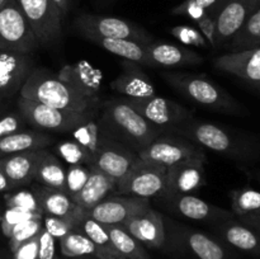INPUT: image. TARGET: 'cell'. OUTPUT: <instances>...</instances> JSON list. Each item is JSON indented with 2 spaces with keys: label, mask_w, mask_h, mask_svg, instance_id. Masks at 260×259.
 I'll return each mask as SVG.
<instances>
[{
  "label": "cell",
  "mask_w": 260,
  "mask_h": 259,
  "mask_svg": "<svg viewBox=\"0 0 260 259\" xmlns=\"http://www.w3.org/2000/svg\"><path fill=\"white\" fill-rule=\"evenodd\" d=\"M168 134L185 137L202 147L241 163H254L260 159V137L217 123L189 118Z\"/></svg>",
  "instance_id": "obj_1"
},
{
  "label": "cell",
  "mask_w": 260,
  "mask_h": 259,
  "mask_svg": "<svg viewBox=\"0 0 260 259\" xmlns=\"http://www.w3.org/2000/svg\"><path fill=\"white\" fill-rule=\"evenodd\" d=\"M107 135L139 154L157 136L165 134L145 119L124 98L103 104L99 116Z\"/></svg>",
  "instance_id": "obj_2"
},
{
  "label": "cell",
  "mask_w": 260,
  "mask_h": 259,
  "mask_svg": "<svg viewBox=\"0 0 260 259\" xmlns=\"http://www.w3.org/2000/svg\"><path fill=\"white\" fill-rule=\"evenodd\" d=\"M19 96L71 112H91L96 104L79 95L57 75L46 69H33L23 84Z\"/></svg>",
  "instance_id": "obj_3"
},
{
  "label": "cell",
  "mask_w": 260,
  "mask_h": 259,
  "mask_svg": "<svg viewBox=\"0 0 260 259\" xmlns=\"http://www.w3.org/2000/svg\"><path fill=\"white\" fill-rule=\"evenodd\" d=\"M162 76L179 93L208 111L238 116L246 113L235 98L206 76L183 73H164Z\"/></svg>",
  "instance_id": "obj_4"
},
{
  "label": "cell",
  "mask_w": 260,
  "mask_h": 259,
  "mask_svg": "<svg viewBox=\"0 0 260 259\" xmlns=\"http://www.w3.org/2000/svg\"><path fill=\"white\" fill-rule=\"evenodd\" d=\"M40 47L32 27L15 0L0 7V50L32 55Z\"/></svg>",
  "instance_id": "obj_5"
},
{
  "label": "cell",
  "mask_w": 260,
  "mask_h": 259,
  "mask_svg": "<svg viewBox=\"0 0 260 259\" xmlns=\"http://www.w3.org/2000/svg\"><path fill=\"white\" fill-rule=\"evenodd\" d=\"M74 27L83 37L112 38V40H131L149 45L152 36L145 28L116 17H104L83 13L74 20Z\"/></svg>",
  "instance_id": "obj_6"
},
{
  "label": "cell",
  "mask_w": 260,
  "mask_h": 259,
  "mask_svg": "<svg viewBox=\"0 0 260 259\" xmlns=\"http://www.w3.org/2000/svg\"><path fill=\"white\" fill-rule=\"evenodd\" d=\"M167 167L151 160L137 157L128 172L116 182L114 190L123 196L160 197L164 190Z\"/></svg>",
  "instance_id": "obj_7"
},
{
  "label": "cell",
  "mask_w": 260,
  "mask_h": 259,
  "mask_svg": "<svg viewBox=\"0 0 260 259\" xmlns=\"http://www.w3.org/2000/svg\"><path fill=\"white\" fill-rule=\"evenodd\" d=\"M18 112L24 118L25 123L35 128L55 132H71L93 113V111L84 113L63 111L22 96L18 99Z\"/></svg>",
  "instance_id": "obj_8"
},
{
  "label": "cell",
  "mask_w": 260,
  "mask_h": 259,
  "mask_svg": "<svg viewBox=\"0 0 260 259\" xmlns=\"http://www.w3.org/2000/svg\"><path fill=\"white\" fill-rule=\"evenodd\" d=\"M165 244L182 248L196 259H228L225 246L202 231L164 218Z\"/></svg>",
  "instance_id": "obj_9"
},
{
  "label": "cell",
  "mask_w": 260,
  "mask_h": 259,
  "mask_svg": "<svg viewBox=\"0 0 260 259\" xmlns=\"http://www.w3.org/2000/svg\"><path fill=\"white\" fill-rule=\"evenodd\" d=\"M32 27L40 46L50 47L62 36V15L51 0H15Z\"/></svg>",
  "instance_id": "obj_10"
},
{
  "label": "cell",
  "mask_w": 260,
  "mask_h": 259,
  "mask_svg": "<svg viewBox=\"0 0 260 259\" xmlns=\"http://www.w3.org/2000/svg\"><path fill=\"white\" fill-rule=\"evenodd\" d=\"M145 119L168 134L178 124L192 118V112L172 99L152 95L149 98H124Z\"/></svg>",
  "instance_id": "obj_11"
},
{
  "label": "cell",
  "mask_w": 260,
  "mask_h": 259,
  "mask_svg": "<svg viewBox=\"0 0 260 259\" xmlns=\"http://www.w3.org/2000/svg\"><path fill=\"white\" fill-rule=\"evenodd\" d=\"M139 157L159 163L169 168L192 157H206L202 147L175 134H161L139 152Z\"/></svg>",
  "instance_id": "obj_12"
},
{
  "label": "cell",
  "mask_w": 260,
  "mask_h": 259,
  "mask_svg": "<svg viewBox=\"0 0 260 259\" xmlns=\"http://www.w3.org/2000/svg\"><path fill=\"white\" fill-rule=\"evenodd\" d=\"M160 198L170 212L188 220L211 222L216 225L235 217L233 211L206 202L205 200L193 195L160 196Z\"/></svg>",
  "instance_id": "obj_13"
},
{
  "label": "cell",
  "mask_w": 260,
  "mask_h": 259,
  "mask_svg": "<svg viewBox=\"0 0 260 259\" xmlns=\"http://www.w3.org/2000/svg\"><path fill=\"white\" fill-rule=\"evenodd\" d=\"M206 160L207 157H192L167 168L161 196L193 195L205 187Z\"/></svg>",
  "instance_id": "obj_14"
},
{
  "label": "cell",
  "mask_w": 260,
  "mask_h": 259,
  "mask_svg": "<svg viewBox=\"0 0 260 259\" xmlns=\"http://www.w3.org/2000/svg\"><path fill=\"white\" fill-rule=\"evenodd\" d=\"M150 201L135 196L106 197L88 211V215L104 226L123 225L127 220L150 208Z\"/></svg>",
  "instance_id": "obj_15"
},
{
  "label": "cell",
  "mask_w": 260,
  "mask_h": 259,
  "mask_svg": "<svg viewBox=\"0 0 260 259\" xmlns=\"http://www.w3.org/2000/svg\"><path fill=\"white\" fill-rule=\"evenodd\" d=\"M57 76L79 95L98 104L103 74L89 61L79 60L74 63H66L60 69Z\"/></svg>",
  "instance_id": "obj_16"
},
{
  "label": "cell",
  "mask_w": 260,
  "mask_h": 259,
  "mask_svg": "<svg viewBox=\"0 0 260 259\" xmlns=\"http://www.w3.org/2000/svg\"><path fill=\"white\" fill-rule=\"evenodd\" d=\"M259 7L260 0H229L215 18L216 47L225 46Z\"/></svg>",
  "instance_id": "obj_17"
},
{
  "label": "cell",
  "mask_w": 260,
  "mask_h": 259,
  "mask_svg": "<svg viewBox=\"0 0 260 259\" xmlns=\"http://www.w3.org/2000/svg\"><path fill=\"white\" fill-rule=\"evenodd\" d=\"M139 154L121 142L111 139L93 156L91 169L99 170L112 179H121L132 167Z\"/></svg>",
  "instance_id": "obj_18"
},
{
  "label": "cell",
  "mask_w": 260,
  "mask_h": 259,
  "mask_svg": "<svg viewBox=\"0 0 260 259\" xmlns=\"http://www.w3.org/2000/svg\"><path fill=\"white\" fill-rule=\"evenodd\" d=\"M35 69L30 55L0 50V99L20 91Z\"/></svg>",
  "instance_id": "obj_19"
},
{
  "label": "cell",
  "mask_w": 260,
  "mask_h": 259,
  "mask_svg": "<svg viewBox=\"0 0 260 259\" xmlns=\"http://www.w3.org/2000/svg\"><path fill=\"white\" fill-rule=\"evenodd\" d=\"M124 229L147 248L159 249L165 243V225L161 213L147 208L123 223Z\"/></svg>",
  "instance_id": "obj_20"
},
{
  "label": "cell",
  "mask_w": 260,
  "mask_h": 259,
  "mask_svg": "<svg viewBox=\"0 0 260 259\" xmlns=\"http://www.w3.org/2000/svg\"><path fill=\"white\" fill-rule=\"evenodd\" d=\"M217 70L233 74L248 84L260 81V47L228 52L215 58Z\"/></svg>",
  "instance_id": "obj_21"
},
{
  "label": "cell",
  "mask_w": 260,
  "mask_h": 259,
  "mask_svg": "<svg viewBox=\"0 0 260 259\" xmlns=\"http://www.w3.org/2000/svg\"><path fill=\"white\" fill-rule=\"evenodd\" d=\"M147 63L155 68H180V66L198 65L203 57L190 48L173 43H149L146 46Z\"/></svg>",
  "instance_id": "obj_22"
},
{
  "label": "cell",
  "mask_w": 260,
  "mask_h": 259,
  "mask_svg": "<svg viewBox=\"0 0 260 259\" xmlns=\"http://www.w3.org/2000/svg\"><path fill=\"white\" fill-rule=\"evenodd\" d=\"M215 231L218 238L238 250L260 256V231L241 222L239 218H230L216 223Z\"/></svg>",
  "instance_id": "obj_23"
},
{
  "label": "cell",
  "mask_w": 260,
  "mask_h": 259,
  "mask_svg": "<svg viewBox=\"0 0 260 259\" xmlns=\"http://www.w3.org/2000/svg\"><path fill=\"white\" fill-rule=\"evenodd\" d=\"M123 73L112 81L111 86L124 98L142 99L155 95V86L149 76L136 62L123 60Z\"/></svg>",
  "instance_id": "obj_24"
},
{
  "label": "cell",
  "mask_w": 260,
  "mask_h": 259,
  "mask_svg": "<svg viewBox=\"0 0 260 259\" xmlns=\"http://www.w3.org/2000/svg\"><path fill=\"white\" fill-rule=\"evenodd\" d=\"M33 193L37 197L43 215L57 217H85L88 211L76 205L69 195L55 188L38 184L33 187Z\"/></svg>",
  "instance_id": "obj_25"
},
{
  "label": "cell",
  "mask_w": 260,
  "mask_h": 259,
  "mask_svg": "<svg viewBox=\"0 0 260 259\" xmlns=\"http://www.w3.org/2000/svg\"><path fill=\"white\" fill-rule=\"evenodd\" d=\"M41 150L42 149L8 155L7 157L0 159L3 172L14 184V187L27 184V183L35 180L36 167H37V161L40 159Z\"/></svg>",
  "instance_id": "obj_26"
},
{
  "label": "cell",
  "mask_w": 260,
  "mask_h": 259,
  "mask_svg": "<svg viewBox=\"0 0 260 259\" xmlns=\"http://www.w3.org/2000/svg\"><path fill=\"white\" fill-rule=\"evenodd\" d=\"M114 188H116V180L99 170L91 169L89 179L86 180L80 192L74 196L71 200L81 208L89 211L102 202L109 192L114 190Z\"/></svg>",
  "instance_id": "obj_27"
},
{
  "label": "cell",
  "mask_w": 260,
  "mask_h": 259,
  "mask_svg": "<svg viewBox=\"0 0 260 259\" xmlns=\"http://www.w3.org/2000/svg\"><path fill=\"white\" fill-rule=\"evenodd\" d=\"M52 142L48 135L40 131L15 132L7 137L0 139V155H14L33 150L46 149Z\"/></svg>",
  "instance_id": "obj_28"
},
{
  "label": "cell",
  "mask_w": 260,
  "mask_h": 259,
  "mask_svg": "<svg viewBox=\"0 0 260 259\" xmlns=\"http://www.w3.org/2000/svg\"><path fill=\"white\" fill-rule=\"evenodd\" d=\"M65 178L66 169L62 167L58 157L46 149L41 150L35 173L36 182L38 184L65 192Z\"/></svg>",
  "instance_id": "obj_29"
},
{
  "label": "cell",
  "mask_w": 260,
  "mask_h": 259,
  "mask_svg": "<svg viewBox=\"0 0 260 259\" xmlns=\"http://www.w3.org/2000/svg\"><path fill=\"white\" fill-rule=\"evenodd\" d=\"M90 42L101 46L108 52L123 58V60L132 61L139 65H147V55L146 46L145 43L136 42L131 40H112V38H98V37H88Z\"/></svg>",
  "instance_id": "obj_30"
},
{
  "label": "cell",
  "mask_w": 260,
  "mask_h": 259,
  "mask_svg": "<svg viewBox=\"0 0 260 259\" xmlns=\"http://www.w3.org/2000/svg\"><path fill=\"white\" fill-rule=\"evenodd\" d=\"M70 134L73 136V140L88 149L93 154V156L108 140H111V137L107 135L106 130H104L101 118L99 117L95 118L93 113L85 121L78 124Z\"/></svg>",
  "instance_id": "obj_31"
},
{
  "label": "cell",
  "mask_w": 260,
  "mask_h": 259,
  "mask_svg": "<svg viewBox=\"0 0 260 259\" xmlns=\"http://www.w3.org/2000/svg\"><path fill=\"white\" fill-rule=\"evenodd\" d=\"M112 244L121 259H151L145 246L122 225L106 226Z\"/></svg>",
  "instance_id": "obj_32"
},
{
  "label": "cell",
  "mask_w": 260,
  "mask_h": 259,
  "mask_svg": "<svg viewBox=\"0 0 260 259\" xmlns=\"http://www.w3.org/2000/svg\"><path fill=\"white\" fill-rule=\"evenodd\" d=\"M79 230L93 241L96 251H98V259H121V256L118 255L113 244H112L106 226L96 222L88 215L81 222Z\"/></svg>",
  "instance_id": "obj_33"
},
{
  "label": "cell",
  "mask_w": 260,
  "mask_h": 259,
  "mask_svg": "<svg viewBox=\"0 0 260 259\" xmlns=\"http://www.w3.org/2000/svg\"><path fill=\"white\" fill-rule=\"evenodd\" d=\"M259 43L260 7L246 19V22L241 25L240 29L234 35V37L225 46L230 50V52H236V51L255 48Z\"/></svg>",
  "instance_id": "obj_34"
},
{
  "label": "cell",
  "mask_w": 260,
  "mask_h": 259,
  "mask_svg": "<svg viewBox=\"0 0 260 259\" xmlns=\"http://www.w3.org/2000/svg\"><path fill=\"white\" fill-rule=\"evenodd\" d=\"M60 249L62 255L68 258H83L89 255L98 258V251L93 241L80 230L71 231L60 239Z\"/></svg>",
  "instance_id": "obj_35"
},
{
  "label": "cell",
  "mask_w": 260,
  "mask_h": 259,
  "mask_svg": "<svg viewBox=\"0 0 260 259\" xmlns=\"http://www.w3.org/2000/svg\"><path fill=\"white\" fill-rule=\"evenodd\" d=\"M231 211L236 217L260 216V190L245 187L231 193Z\"/></svg>",
  "instance_id": "obj_36"
},
{
  "label": "cell",
  "mask_w": 260,
  "mask_h": 259,
  "mask_svg": "<svg viewBox=\"0 0 260 259\" xmlns=\"http://www.w3.org/2000/svg\"><path fill=\"white\" fill-rule=\"evenodd\" d=\"M55 155L60 159L68 163L69 165H89L93 163V154L81 146L75 140H68V141L58 142L55 146Z\"/></svg>",
  "instance_id": "obj_37"
},
{
  "label": "cell",
  "mask_w": 260,
  "mask_h": 259,
  "mask_svg": "<svg viewBox=\"0 0 260 259\" xmlns=\"http://www.w3.org/2000/svg\"><path fill=\"white\" fill-rule=\"evenodd\" d=\"M85 217H57V216L43 215V229L56 240H60L71 231L79 230Z\"/></svg>",
  "instance_id": "obj_38"
},
{
  "label": "cell",
  "mask_w": 260,
  "mask_h": 259,
  "mask_svg": "<svg viewBox=\"0 0 260 259\" xmlns=\"http://www.w3.org/2000/svg\"><path fill=\"white\" fill-rule=\"evenodd\" d=\"M33 218H43V213L23 210V208H7V211L0 217V228H2L3 234L9 238L12 231L18 225L33 220Z\"/></svg>",
  "instance_id": "obj_39"
},
{
  "label": "cell",
  "mask_w": 260,
  "mask_h": 259,
  "mask_svg": "<svg viewBox=\"0 0 260 259\" xmlns=\"http://www.w3.org/2000/svg\"><path fill=\"white\" fill-rule=\"evenodd\" d=\"M43 229L42 218H33V220L23 222L18 225L14 230L12 231L9 239V248L10 251H14L19 245H22L25 241L30 240L35 236L40 235Z\"/></svg>",
  "instance_id": "obj_40"
},
{
  "label": "cell",
  "mask_w": 260,
  "mask_h": 259,
  "mask_svg": "<svg viewBox=\"0 0 260 259\" xmlns=\"http://www.w3.org/2000/svg\"><path fill=\"white\" fill-rule=\"evenodd\" d=\"M91 173V168L89 165H70L66 170L65 178V193L71 198L80 192L81 188L89 179Z\"/></svg>",
  "instance_id": "obj_41"
},
{
  "label": "cell",
  "mask_w": 260,
  "mask_h": 259,
  "mask_svg": "<svg viewBox=\"0 0 260 259\" xmlns=\"http://www.w3.org/2000/svg\"><path fill=\"white\" fill-rule=\"evenodd\" d=\"M169 32L173 37L177 38L179 42H182L185 46L198 48L210 47L202 33L192 25H175V27L170 28Z\"/></svg>",
  "instance_id": "obj_42"
},
{
  "label": "cell",
  "mask_w": 260,
  "mask_h": 259,
  "mask_svg": "<svg viewBox=\"0 0 260 259\" xmlns=\"http://www.w3.org/2000/svg\"><path fill=\"white\" fill-rule=\"evenodd\" d=\"M5 203H7V208H23V210L33 211V212H42L36 195L28 190H20V192L7 196Z\"/></svg>",
  "instance_id": "obj_43"
},
{
  "label": "cell",
  "mask_w": 260,
  "mask_h": 259,
  "mask_svg": "<svg viewBox=\"0 0 260 259\" xmlns=\"http://www.w3.org/2000/svg\"><path fill=\"white\" fill-rule=\"evenodd\" d=\"M25 121L20 113H9L0 118V139L19 132L24 128Z\"/></svg>",
  "instance_id": "obj_44"
},
{
  "label": "cell",
  "mask_w": 260,
  "mask_h": 259,
  "mask_svg": "<svg viewBox=\"0 0 260 259\" xmlns=\"http://www.w3.org/2000/svg\"><path fill=\"white\" fill-rule=\"evenodd\" d=\"M173 15H185L189 19L194 20L196 23L200 19H202L207 12L203 9L202 7H200L198 4H196L193 0H184L183 3H180L179 5H177L175 8L172 9Z\"/></svg>",
  "instance_id": "obj_45"
},
{
  "label": "cell",
  "mask_w": 260,
  "mask_h": 259,
  "mask_svg": "<svg viewBox=\"0 0 260 259\" xmlns=\"http://www.w3.org/2000/svg\"><path fill=\"white\" fill-rule=\"evenodd\" d=\"M56 239L42 229L40 234L37 259H56Z\"/></svg>",
  "instance_id": "obj_46"
},
{
  "label": "cell",
  "mask_w": 260,
  "mask_h": 259,
  "mask_svg": "<svg viewBox=\"0 0 260 259\" xmlns=\"http://www.w3.org/2000/svg\"><path fill=\"white\" fill-rule=\"evenodd\" d=\"M40 235L25 241L13 251V259H37Z\"/></svg>",
  "instance_id": "obj_47"
},
{
  "label": "cell",
  "mask_w": 260,
  "mask_h": 259,
  "mask_svg": "<svg viewBox=\"0 0 260 259\" xmlns=\"http://www.w3.org/2000/svg\"><path fill=\"white\" fill-rule=\"evenodd\" d=\"M198 30L203 35L211 47H216V19L210 14H206L197 22Z\"/></svg>",
  "instance_id": "obj_48"
},
{
  "label": "cell",
  "mask_w": 260,
  "mask_h": 259,
  "mask_svg": "<svg viewBox=\"0 0 260 259\" xmlns=\"http://www.w3.org/2000/svg\"><path fill=\"white\" fill-rule=\"evenodd\" d=\"M241 222L246 223V225L251 226L254 228L255 230L260 231V216H253V215H249V216H241V217H238Z\"/></svg>",
  "instance_id": "obj_49"
},
{
  "label": "cell",
  "mask_w": 260,
  "mask_h": 259,
  "mask_svg": "<svg viewBox=\"0 0 260 259\" xmlns=\"http://www.w3.org/2000/svg\"><path fill=\"white\" fill-rule=\"evenodd\" d=\"M13 188H15L14 184L5 175V173L2 169V165H0V192H7V190L13 189Z\"/></svg>",
  "instance_id": "obj_50"
},
{
  "label": "cell",
  "mask_w": 260,
  "mask_h": 259,
  "mask_svg": "<svg viewBox=\"0 0 260 259\" xmlns=\"http://www.w3.org/2000/svg\"><path fill=\"white\" fill-rule=\"evenodd\" d=\"M53 3L56 8L58 9V12L61 13L62 18L68 14L69 8H70V0H51Z\"/></svg>",
  "instance_id": "obj_51"
},
{
  "label": "cell",
  "mask_w": 260,
  "mask_h": 259,
  "mask_svg": "<svg viewBox=\"0 0 260 259\" xmlns=\"http://www.w3.org/2000/svg\"><path fill=\"white\" fill-rule=\"evenodd\" d=\"M249 85H250L251 88L255 89L256 91H259V93H260V81H258V83H250Z\"/></svg>",
  "instance_id": "obj_52"
},
{
  "label": "cell",
  "mask_w": 260,
  "mask_h": 259,
  "mask_svg": "<svg viewBox=\"0 0 260 259\" xmlns=\"http://www.w3.org/2000/svg\"><path fill=\"white\" fill-rule=\"evenodd\" d=\"M255 178H256V180H258V182L260 183V170H258V172H255Z\"/></svg>",
  "instance_id": "obj_53"
},
{
  "label": "cell",
  "mask_w": 260,
  "mask_h": 259,
  "mask_svg": "<svg viewBox=\"0 0 260 259\" xmlns=\"http://www.w3.org/2000/svg\"><path fill=\"white\" fill-rule=\"evenodd\" d=\"M0 259H9L7 255H4L3 253H0Z\"/></svg>",
  "instance_id": "obj_54"
},
{
  "label": "cell",
  "mask_w": 260,
  "mask_h": 259,
  "mask_svg": "<svg viewBox=\"0 0 260 259\" xmlns=\"http://www.w3.org/2000/svg\"><path fill=\"white\" fill-rule=\"evenodd\" d=\"M7 2L8 0H0V7H3V5H4Z\"/></svg>",
  "instance_id": "obj_55"
},
{
  "label": "cell",
  "mask_w": 260,
  "mask_h": 259,
  "mask_svg": "<svg viewBox=\"0 0 260 259\" xmlns=\"http://www.w3.org/2000/svg\"><path fill=\"white\" fill-rule=\"evenodd\" d=\"M258 47H260V43H259V45H258V46H256V47H255V48H258Z\"/></svg>",
  "instance_id": "obj_56"
},
{
  "label": "cell",
  "mask_w": 260,
  "mask_h": 259,
  "mask_svg": "<svg viewBox=\"0 0 260 259\" xmlns=\"http://www.w3.org/2000/svg\"><path fill=\"white\" fill-rule=\"evenodd\" d=\"M229 2V0H226V2H225V4H226V3H228ZM225 4H223V5H225ZM223 5H222V7H223Z\"/></svg>",
  "instance_id": "obj_57"
},
{
  "label": "cell",
  "mask_w": 260,
  "mask_h": 259,
  "mask_svg": "<svg viewBox=\"0 0 260 259\" xmlns=\"http://www.w3.org/2000/svg\"><path fill=\"white\" fill-rule=\"evenodd\" d=\"M78 259H85V258H78Z\"/></svg>",
  "instance_id": "obj_58"
}]
</instances>
